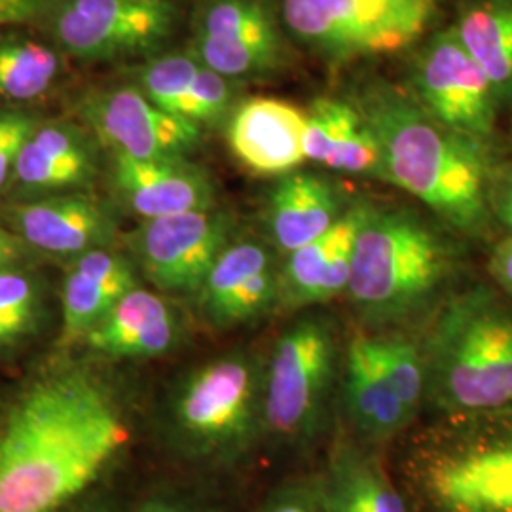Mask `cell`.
Returning a JSON list of instances; mask_svg holds the SVG:
<instances>
[{
  "instance_id": "obj_1",
  "label": "cell",
  "mask_w": 512,
  "mask_h": 512,
  "mask_svg": "<svg viewBox=\"0 0 512 512\" xmlns=\"http://www.w3.org/2000/svg\"><path fill=\"white\" fill-rule=\"evenodd\" d=\"M120 403L90 366L40 372L0 420V512H57L128 444Z\"/></svg>"
},
{
  "instance_id": "obj_2",
  "label": "cell",
  "mask_w": 512,
  "mask_h": 512,
  "mask_svg": "<svg viewBox=\"0 0 512 512\" xmlns=\"http://www.w3.org/2000/svg\"><path fill=\"white\" fill-rule=\"evenodd\" d=\"M351 103L380 143L385 181L427 205L456 236H490L495 148L442 126L412 93L385 80L361 84Z\"/></svg>"
},
{
  "instance_id": "obj_3",
  "label": "cell",
  "mask_w": 512,
  "mask_h": 512,
  "mask_svg": "<svg viewBox=\"0 0 512 512\" xmlns=\"http://www.w3.org/2000/svg\"><path fill=\"white\" fill-rule=\"evenodd\" d=\"M427 393L446 420L512 410V304L473 285L440 306L423 346Z\"/></svg>"
},
{
  "instance_id": "obj_4",
  "label": "cell",
  "mask_w": 512,
  "mask_h": 512,
  "mask_svg": "<svg viewBox=\"0 0 512 512\" xmlns=\"http://www.w3.org/2000/svg\"><path fill=\"white\" fill-rule=\"evenodd\" d=\"M458 245L406 207L366 203L348 293L370 323H395L431 304L458 270Z\"/></svg>"
},
{
  "instance_id": "obj_5",
  "label": "cell",
  "mask_w": 512,
  "mask_h": 512,
  "mask_svg": "<svg viewBox=\"0 0 512 512\" xmlns=\"http://www.w3.org/2000/svg\"><path fill=\"white\" fill-rule=\"evenodd\" d=\"M264 370L236 351L186 374L169 401V431L186 456L232 463L251 450L264 427Z\"/></svg>"
},
{
  "instance_id": "obj_6",
  "label": "cell",
  "mask_w": 512,
  "mask_h": 512,
  "mask_svg": "<svg viewBox=\"0 0 512 512\" xmlns=\"http://www.w3.org/2000/svg\"><path fill=\"white\" fill-rule=\"evenodd\" d=\"M414 480L431 512H512V410L446 420Z\"/></svg>"
},
{
  "instance_id": "obj_7",
  "label": "cell",
  "mask_w": 512,
  "mask_h": 512,
  "mask_svg": "<svg viewBox=\"0 0 512 512\" xmlns=\"http://www.w3.org/2000/svg\"><path fill=\"white\" fill-rule=\"evenodd\" d=\"M440 0H279L298 44L330 63L397 54L435 31Z\"/></svg>"
},
{
  "instance_id": "obj_8",
  "label": "cell",
  "mask_w": 512,
  "mask_h": 512,
  "mask_svg": "<svg viewBox=\"0 0 512 512\" xmlns=\"http://www.w3.org/2000/svg\"><path fill=\"white\" fill-rule=\"evenodd\" d=\"M338 365L329 317L304 315L275 342L264 370V427L285 440H306L325 420Z\"/></svg>"
},
{
  "instance_id": "obj_9",
  "label": "cell",
  "mask_w": 512,
  "mask_h": 512,
  "mask_svg": "<svg viewBox=\"0 0 512 512\" xmlns=\"http://www.w3.org/2000/svg\"><path fill=\"white\" fill-rule=\"evenodd\" d=\"M177 23L175 0H48L37 21L63 54L84 63L160 54Z\"/></svg>"
},
{
  "instance_id": "obj_10",
  "label": "cell",
  "mask_w": 512,
  "mask_h": 512,
  "mask_svg": "<svg viewBox=\"0 0 512 512\" xmlns=\"http://www.w3.org/2000/svg\"><path fill=\"white\" fill-rule=\"evenodd\" d=\"M410 93L442 126L495 148L499 116L494 84L452 23L437 27L414 55Z\"/></svg>"
},
{
  "instance_id": "obj_11",
  "label": "cell",
  "mask_w": 512,
  "mask_h": 512,
  "mask_svg": "<svg viewBox=\"0 0 512 512\" xmlns=\"http://www.w3.org/2000/svg\"><path fill=\"white\" fill-rule=\"evenodd\" d=\"M287 35L275 0H200L190 52L238 82L283 69L291 54Z\"/></svg>"
},
{
  "instance_id": "obj_12",
  "label": "cell",
  "mask_w": 512,
  "mask_h": 512,
  "mask_svg": "<svg viewBox=\"0 0 512 512\" xmlns=\"http://www.w3.org/2000/svg\"><path fill=\"white\" fill-rule=\"evenodd\" d=\"M234 239V219L220 209L143 220L126 243L148 281L165 294L198 296L220 253Z\"/></svg>"
},
{
  "instance_id": "obj_13",
  "label": "cell",
  "mask_w": 512,
  "mask_h": 512,
  "mask_svg": "<svg viewBox=\"0 0 512 512\" xmlns=\"http://www.w3.org/2000/svg\"><path fill=\"white\" fill-rule=\"evenodd\" d=\"M80 116L110 154L137 160L181 158L202 141V126L154 105L137 86L88 93Z\"/></svg>"
},
{
  "instance_id": "obj_14",
  "label": "cell",
  "mask_w": 512,
  "mask_h": 512,
  "mask_svg": "<svg viewBox=\"0 0 512 512\" xmlns=\"http://www.w3.org/2000/svg\"><path fill=\"white\" fill-rule=\"evenodd\" d=\"M6 228L27 247L61 258H76L112 247L118 238L112 209L84 190L48 194L10 205L6 209Z\"/></svg>"
},
{
  "instance_id": "obj_15",
  "label": "cell",
  "mask_w": 512,
  "mask_h": 512,
  "mask_svg": "<svg viewBox=\"0 0 512 512\" xmlns=\"http://www.w3.org/2000/svg\"><path fill=\"white\" fill-rule=\"evenodd\" d=\"M279 298V268L272 249L253 238L232 239L198 293L203 317L232 329L264 315Z\"/></svg>"
},
{
  "instance_id": "obj_16",
  "label": "cell",
  "mask_w": 512,
  "mask_h": 512,
  "mask_svg": "<svg viewBox=\"0 0 512 512\" xmlns=\"http://www.w3.org/2000/svg\"><path fill=\"white\" fill-rule=\"evenodd\" d=\"M110 181L141 219H160L215 207L217 190L200 165L181 158L137 160L110 154Z\"/></svg>"
},
{
  "instance_id": "obj_17",
  "label": "cell",
  "mask_w": 512,
  "mask_h": 512,
  "mask_svg": "<svg viewBox=\"0 0 512 512\" xmlns=\"http://www.w3.org/2000/svg\"><path fill=\"white\" fill-rule=\"evenodd\" d=\"M95 143L71 122H40L19 152L10 184L31 200L86 190L99 173Z\"/></svg>"
},
{
  "instance_id": "obj_18",
  "label": "cell",
  "mask_w": 512,
  "mask_h": 512,
  "mask_svg": "<svg viewBox=\"0 0 512 512\" xmlns=\"http://www.w3.org/2000/svg\"><path fill=\"white\" fill-rule=\"evenodd\" d=\"M306 110L275 97L243 101L228 120V145L258 175H285L304 164Z\"/></svg>"
},
{
  "instance_id": "obj_19",
  "label": "cell",
  "mask_w": 512,
  "mask_h": 512,
  "mask_svg": "<svg viewBox=\"0 0 512 512\" xmlns=\"http://www.w3.org/2000/svg\"><path fill=\"white\" fill-rule=\"evenodd\" d=\"M365 207L366 203L349 205L327 234L287 255L279 268L277 302L283 308H311L348 291L355 238Z\"/></svg>"
},
{
  "instance_id": "obj_20",
  "label": "cell",
  "mask_w": 512,
  "mask_h": 512,
  "mask_svg": "<svg viewBox=\"0 0 512 512\" xmlns=\"http://www.w3.org/2000/svg\"><path fill=\"white\" fill-rule=\"evenodd\" d=\"M181 323L160 294L135 287L124 294L82 344L110 359H148L177 346Z\"/></svg>"
},
{
  "instance_id": "obj_21",
  "label": "cell",
  "mask_w": 512,
  "mask_h": 512,
  "mask_svg": "<svg viewBox=\"0 0 512 512\" xmlns=\"http://www.w3.org/2000/svg\"><path fill=\"white\" fill-rule=\"evenodd\" d=\"M348 209L338 184L323 175L294 169L270 192L266 228L275 247L289 255L327 234Z\"/></svg>"
},
{
  "instance_id": "obj_22",
  "label": "cell",
  "mask_w": 512,
  "mask_h": 512,
  "mask_svg": "<svg viewBox=\"0 0 512 512\" xmlns=\"http://www.w3.org/2000/svg\"><path fill=\"white\" fill-rule=\"evenodd\" d=\"M135 264L112 247L76 256L63 283L61 346H73L97 327L114 304L137 287Z\"/></svg>"
},
{
  "instance_id": "obj_23",
  "label": "cell",
  "mask_w": 512,
  "mask_h": 512,
  "mask_svg": "<svg viewBox=\"0 0 512 512\" xmlns=\"http://www.w3.org/2000/svg\"><path fill=\"white\" fill-rule=\"evenodd\" d=\"M306 158L348 175L384 179L382 148L359 109L344 99L319 97L306 110Z\"/></svg>"
},
{
  "instance_id": "obj_24",
  "label": "cell",
  "mask_w": 512,
  "mask_h": 512,
  "mask_svg": "<svg viewBox=\"0 0 512 512\" xmlns=\"http://www.w3.org/2000/svg\"><path fill=\"white\" fill-rule=\"evenodd\" d=\"M315 494L325 512H408L384 467L349 444L334 448Z\"/></svg>"
},
{
  "instance_id": "obj_25",
  "label": "cell",
  "mask_w": 512,
  "mask_h": 512,
  "mask_svg": "<svg viewBox=\"0 0 512 512\" xmlns=\"http://www.w3.org/2000/svg\"><path fill=\"white\" fill-rule=\"evenodd\" d=\"M452 25L512 112V0H458Z\"/></svg>"
},
{
  "instance_id": "obj_26",
  "label": "cell",
  "mask_w": 512,
  "mask_h": 512,
  "mask_svg": "<svg viewBox=\"0 0 512 512\" xmlns=\"http://www.w3.org/2000/svg\"><path fill=\"white\" fill-rule=\"evenodd\" d=\"M344 376V399L349 418L366 439H387L412 421L414 414L401 403L378 366L374 365L363 334H357L349 342Z\"/></svg>"
},
{
  "instance_id": "obj_27",
  "label": "cell",
  "mask_w": 512,
  "mask_h": 512,
  "mask_svg": "<svg viewBox=\"0 0 512 512\" xmlns=\"http://www.w3.org/2000/svg\"><path fill=\"white\" fill-rule=\"evenodd\" d=\"M63 55L54 42L0 33V101H33L50 92Z\"/></svg>"
},
{
  "instance_id": "obj_28",
  "label": "cell",
  "mask_w": 512,
  "mask_h": 512,
  "mask_svg": "<svg viewBox=\"0 0 512 512\" xmlns=\"http://www.w3.org/2000/svg\"><path fill=\"white\" fill-rule=\"evenodd\" d=\"M202 67L192 52L150 55L135 71V86L160 109L194 122V92Z\"/></svg>"
},
{
  "instance_id": "obj_29",
  "label": "cell",
  "mask_w": 512,
  "mask_h": 512,
  "mask_svg": "<svg viewBox=\"0 0 512 512\" xmlns=\"http://www.w3.org/2000/svg\"><path fill=\"white\" fill-rule=\"evenodd\" d=\"M365 338L366 349L401 403L416 414L427 393L423 349L401 334H376Z\"/></svg>"
},
{
  "instance_id": "obj_30",
  "label": "cell",
  "mask_w": 512,
  "mask_h": 512,
  "mask_svg": "<svg viewBox=\"0 0 512 512\" xmlns=\"http://www.w3.org/2000/svg\"><path fill=\"white\" fill-rule=\"evenodd\" d=\"M38 124L37 116L25 110H0V192L10 184L19 152Z\"/></svg>"
},
{
  "instance_id": "obj_31",
  "label": "cell",
  "mask_w": 512,
  "mask_h": 512,
  "mask_svg": "<svg viewBox=\"0 0 512 512\" xmlns=\"http://www.w3.org/2000/svg\"><path fill=\"white\" fill-rule=\"evenodd\" d=\"M490 207L495 224L503 226L505 236L512 238V160L497 158L490 183Z\"/></svg>"
},
{
  "instance_id": "obj_32",
  "label": "cell",
  "mask_w": 512,
  "mask_h": 512,
  "mask_svg": "<svg viewBox=\"0 0 512 512\" xmlns=\"http://www.w3.org/2000/svg\"><path fill=\"white\" fill-rule=\"evenodd\" d=\"M40 317L0 306V353L16 348L38 327Z\"/></svg>"
},
{
  "instance_id": "obj_33",
  "label": "cell",
  "mask_w": 512,
  "mask_h": 512,
  "mask_svg": "<svg viewBox=\"0 0 512 512\" xmlns=\"http://www.w3.org/2000/svg\"><path fill=\"white\" fill-rule=\"evenodd\" d=\"M488 274L501 293L512 296V238L503 236L492 245L488 256Z\"/></svg>"
},
{
  "instance_id": "obj_34",
  "label": "cell",
  "mask_w": 512,
  "mask_h": 512,
  "mask_svg": "<svg viewBox=\"0 0 512 512\" xmlns=\"http://www.w3.org/2000/svg\"><path fill=\"white\" fill-rule=\"evenodd\" d=\"M48 0H0V29L12 25H37Z\"/></svg>"
},
{
  "instance_id": "obj_35",
  "label": "cell",
  "mask_w": 512,
  "mask_h": 512,
  "mask_svg": "<svg viewBox=\"0 0 512 512\" xmlns=\"http://www.w3.org/2000/svg\"><path fill=\"white\" fill-rule=\"evenodd\" d=\"M264 512H325L319 497L315 492L291 488L281 494L275 495L274 499L266 505Z\"/></svg>"
},
{
  "instance_id": "obj_36",
  "label": "cell",
  "mask_w": 512,
  "mask_h": 512,
  "mask_svg": "<svg viewBox=\"0 0 512 512\" xmlns=\"http://www.w3.org/2000/svg\"><path fill=\"white\" fill-rule=\"evenodd\" d=\"M137 512H205L196 507L194 503H188L179 497H169V495H162V497H152L145 501L139 511Z\"/></svg>"
},
{
  "instance_id": "obj_37",
  "label": "cell",
  "mask_w": 512,
  "mask_h": 512,
  "mask_svg": "<svg viewBox=\"0 0 512 512\" xmlns=\"http://www.w3.org/2000/svg\"><path fill=\"white\" fill-rule=\"evenodd\" d=\"M0 249H14V251H27V245L6 226L0 224Z\"/></svg>"
},
{
  "instance_id": "obj_38",
  "label": "cell",
  "mask_w": 512,
  "mask_h": 512,
  "mask_svg": "<svg viewBox=\"0 0 512 512\" xmlns=\"http://www.w3.org/2000/svg\"><path fill=\"white\" fill-rule=\"evenodd\" d=\"M25 256V251H14V249H0V272L18 268L21 258Z\"/></svg>"
},
{
  "instance_id": "obj_39",
  "label": "cell",
  "mask_w": 512,
  "mask_h": 512,
  "mask_svg": "<svg viewBox=\"0 0 512 512\" xmlns=\"http://www.w3.org/2000/svg\"><path fill=\"white\" fill-rule=\"evenodd\" d=\"M76 512H110V509L103 503H92V505H84L82 509H78Z\"/></svg>"
}]
</instances>
